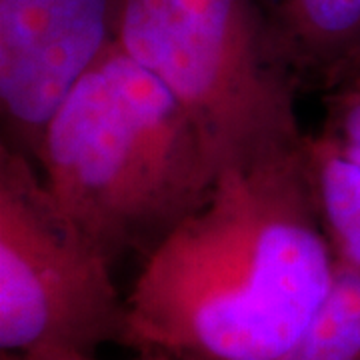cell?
I'll use <instances>...</instances> for the list:
<instances>
[{
  "mask_svg": "<svg viewBox=\"0 0 360 360\" xmlns=\"http://www.w3.org/2000/svg\"><path fill=\"white\" fill-rule=\"evenodd\" d=\"M296 78L326 84L360 49V0H250Z\"/></svg>",
  "mask_w": 360,
  "mask_h": 360,
  "instance_id": "8992f818",
  "label": "cell"
},
{
  "mask_svg": "<svg viewBox=\"0 0 360 360\" xmlns=\"http://www.w3.org/2000/svg\"><path fill=\"white\" fill-rule=\"evenodd\" d=\"M116 44L174 96L220 170L304 146L298 78L250 0H120Z\"/></svg>",
  "mask_w": 360,
  "mask_h": 360,
  "instance_id": "3957f363",
  "label": "cell"
},
{
  "mask_svg": "<svg viewBox=\"0 0 360 360\" xmlns=\"http://www.w3.org/2000/svg\"><path fill=\"white\" fill-rule=\"evenodd\" d=\"M335 94L328 98V124L324 136L360 165V84H335Z\"/></svg>",
  "mask_w": 360,
  "mask_h": 360,
  "instance_id": "9c48e42d",
  "label": "cell"
},
{
  "mask_svg": "<svg viewBox=\"0 0 360 360\" xmlns=\"http://www.w3.org/2000/svg\"><path fill=\"white\" fill-rule=\"evenodd\" d=\"M120 0H0L2 144L37 162L44 132L116 42Z\"/></svg>",
  "mask_w": 360,
  "mask_h": 360,
  "instance_id": "5b68a950",
  "label": "cell"
},
{
  "mask_svg": "<svg viewBox=\"0 0 360 360\" xmlns=\"http://www.w3.org/2000/svg\"><path fill=\"white\" fill-rule=\"evenodd\" d=\"M335 272L307 142L224 168L205 205L144 258L127 295L122 347L167 360L278 359Z\"/></svg>",
  "mask_w": 360,
  "mask_h": 360,
  "instance_id": "6da1fadb",
  "label": "cell"
},
{
  "mask_svg": "<svg viewBox=\"0 0 360 360\" xmlns=\"http://www.w3.org/2000/svg\"><path fill=\"white\" fill-rule=\"evenodd\" d=\"M307 165L336 264L360 274V165L324 134L307 139Z\"/></svg>",
  "mask_w": 360,
  "mask_h": 360,
  "instance_id": "52a82bcc",
  "label": "cell"
},
{
  "mask_svg": "<svg viewBox=\"0 0 360 360\" xmlns=\"http://www.w3.org/2000/svg\"><path fill=\"white\" fill-rule=\"evenodd\" d=\"M0 360H101L96 354L80 352V350H66V348H49V350H37L30 354H4L0 352ZM129 360H167L158 354H146V352H134Z\"/></svg>",
  "mask_w": 360,
  "mask_h": 360,
  "instance_id": "30bf717a",
  "label": "cell"
},
{
  "mask_svg": "<svg viewBox=\"0 0 360 360\" xmlns=\"http://www.w3.org/2000/svg\"><path fill=\"white\" fill-rule=\"evenodd\" d=\"M274 360H360V274L336 264L321 309Z\"/></svg>",
  "mask_w": 360,
  "mask_h": 360,
  "instance_id": "ba28073f",
  "label": "cell"
},
{
  "mask_svg": "<svg viewBox=\"0 0 360 360\" xmlns=\"http://www.w3.org/2000/svg\"><path fill=\"white\" fill-rule=\"evenodd\" d=\"M37 165L112 264L129 252L148 257L220 174L191 116L116 42L52 116Z\"/></svg>",
  "mask_w": 360,
  "mask_h": 360,
  "instance_id": "7a4b0ae2",
  "label": "cell"
},
{
  "mask_svg": "<svg viewBox=\"0 0 360 360\" xmlns=\"http://www.w3.org/2000/svg\"><path fill=\"white\" fill-rule=\"evenodd\" d=\"M345 82H356L360 84V49L352 56H348L342 65L335 70V75L328 78L326 86H335V84H345Z\"/></svg>",
  "mask_w": 360,
  "mask_h": 360,
  "instance_id": "8fae6325",
  "label": "cell"
},
{
  "mask_svg": "<svg viewBox=\"0 0 360 360\" xmlns=\"http://www.w3.org/2000/svg\"><path fill=\"white\" fill-rule=\"evenodd\" d=\"M112 262L51 193L39 165L0 144V352L122 345Z\"/></svg>",
  "mask_w": 360,
  "mask_h": 360,
  "instance_id": "277c9868",
  "label": "cell"
}]
</instances>
